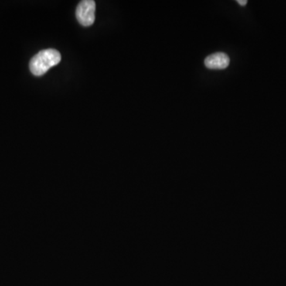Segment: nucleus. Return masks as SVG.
<instances>
[{
  "instance_id": "obj_3",
  "label": "nucleus",
  "mask_w": 286,
  "mask_h": 286,
  "mask_svg": "<svg viewBox=\"0 0 286 286\" xmlns=\"http://www.w3.org/2000/svg\"><path fill=\"white\" fill-rule=\"evenodd\" d=\"M205 65L209 69H225L230 65V58L224 53H213L205 58Z\"/></svg>"
},
{
  "instance_id": "obj_2",
  "label": "nucleus",
  "mask_w": 286,
  "mask_h": 286,
  "mask_svg": "<svg viewBox=\"0 0 286 286\" xmlns=\"http://www.w3.org/2000/svg\"><path fill=\"white\" fill-rule=\"evenodd\" d=\"M96 2L93 0H83L78 4L76 16L78 22L83 26H90L96 19Z\"/></svg>"
},
{
  "instance_id": "obj_1",
  "label": "nucleus",
  "mask_w": 286,
  "mask_h": 286,
  "mask_svg": "<svg viewBox=\"0 0 286 286\" xmlns=\"http://www.w3.org/2000/svg\"><path fill=\"white\" fill-rule=\"evenodd\" d=\"M61 60V53L56 49H44L32 58L30 62V70L35 76H42L59 64Z\"/></svg>"
},
{
  "instance_id": "obj_4",
  "label": "nucleus",
  "mask_w": 286,
  "mask_h": 286,
  "mask_svg": "<svg viewBox=\"0 0 286 286\" xmlns=\"http://www.w3.org/2000/svg\"><path fill=\"white\" fill-rule=\"evenodd\" d=\"M236 2H237L239 5L242 6V7H245V6L247 4V1H246V0H237Z\"/></svg>"
}]
</instances>
